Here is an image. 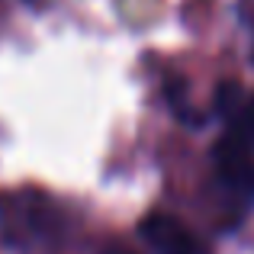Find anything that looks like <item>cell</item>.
I'll use <instances>...</instances> for the list:
<instances>
[{
    "label": "cell",
    "instance_id": "obj_1",
    "mask_svg": "<svg viewBox=\"0 0 254 254\" xmlns=\"http://www.w3.org/2000/svg\"><path fill=\"white\" fill-rule=\"evenodd\" d=\"M216 171L229 190L254 196V97H242L216 142Z\"/></svg>",
    "mask_w": 254,
    "mask_h": 254
},
{
    "label": "cell",
    "instance_id": "obj_4",
    "mask_svg": "<svg viewBox=\"0 0 254 254\" xmlns=\"http://www.w3.org/2000/svg\"><path fill=\"white\" fill-rule=\"evenodd\" d=\"M103 254H135V251H129V248H123V245H110Z\"/></svg>",
    "mask_w": 254,
    "mask_h": 254
},
{
    "label": "cell",
    "instance_id": "obj_2",
    "mask_svg": "<svg viewBox=\"0 0 254 254\" xmlns=\"http://www.w3.org/2000/svg\"><path fill=\"white\" fill-rule=\"evenodd\" d=\"M138 235L155 254H209L203 242L174 216L151 212L138 222Z\"/></svg>",
    "mask_w": 254,
    "mask_h": 254
},
{
    "label": "cell",
    "instance_id": "obj_3",
    "mask_svg": "<svg viewBox=\"0 0 254 254\" xmlns=\"http://www.w3.org/2000/svg\"><path fill=\"white\" fill-rule=\"evenodd\" d=\"M3 216V229L6 235H19V238H49L52 235V222H55V209L52 203H45L36 193H19L10 206L0 209Z\"/></svg>",
    "mask_w": 254,
    "mask_h": 254
},
{
    "label": "cell",
    "instance_id": "obj_5",
    "mask_svg": "<svg viewBox=\"0 0 254 254\" xmlns=\"http://www.w3.org/2000/svg\"><path fill=\"white\" fill-rule=\"evenodd\" d=\"M29 3H32V0H29Z\"/></svg>",
    "mask_w": 254,
    "mask_h": 254
}]
</instances>
